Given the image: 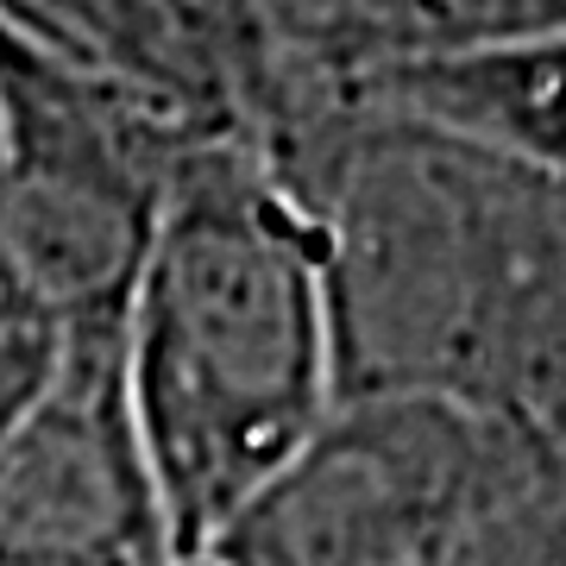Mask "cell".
<instances>
[{"label":"cell","instance_id":"1","mask_svg":"<svg viewBox=\"0 0 566 566\" xmlns=\"http://www.w3.org/2000/svg\"><path fill=\"white\" fill-rule=\"evenodd\" d=\"M126 397L177 554L221 542L340 403L322 227L259 133L189 139L164 182Z\"/></svg>","mask_w":566,"mask_h":566},{"label":"cell","instance_id":"2","mask_svg":"<svg viewBox=\"0 0 566 566\" xmlns=\"http://www.w3.org/2000/svg\"><path fill=\"white\" fill-rule=\"evenodd\" d=\"M566 453L497 409L378 390L334 403L315 441L221 528V566H465Z\"/></svg>","mask_w":566,"mask_h":566},{"label":"cell","instance_id":"3","mask_svg":"<svg viewBox=\"0 0 566 566\" xmlns=\"http://www.w3.org/2000/svg\"><path fill=\"white\" fill-rule=\"evenodd\" d=\"M208 126L0 25V264L57 327L114 334L151 252L164 182Z\"/></svg>","mask_w":566,"mask_h":566},{"label":"cell","instance_id":"4","mask_svg":"<svg viewBox=\"0 0 566 566\" xmlns=\"http://www.w3.org/2000/svg\"><path fill=\"white\" fill-rule=\"evenodd\" d=\"M164 560L177 542L126 397V327L76 334L0 434V566Z\"/></svg>","mask_w":566,"mask_h":566},{"label":"cell","instance_id":"5","mask_svg":"<svg viewBox=\"0 0 566 566\" xmlns=\"http://www.w3.org/2000/svg\"><path fill=\"white\" fill-rule=\"evenodd\" d=\"M303 95H334L353 107L441 126L453 139L504 151L566 189V39L479 51V57L378 63V70L303 88Z\"/></svg>","mask_w":566,"mask_h":566},{"label":"cell","instance_id":"6","mask_svg":"<svg viewBox=\"0 0 566 566\" xmlns=\"http://www.w3.org/2000/svg\"><path fill=\"white\" fill-rule=\"evenodd\" d=\"M0 25L57 63L114 76L177 114L259 133L227 51L182 0H0Z\"/></svg>","mask_w":566,"mask_h":566},{"label":"cell","instance_id":"7","mask_svg":"<svg viewBox=\"0 0 566 566\" xmlns=\"http://www.w3.org/2000/svg\"><path fill=\"white\" fill-rule=\"evenodd\" d=\"M547 39H566V0H359L303 57L283 102L378 63L479 57V51H516Z\"/></svg>","mask_w":566,"mask_h":566},{"label":"cell","instance_id":"8","mask_svg":"<svg viewBox=\"0 0 566 566\" xmlns=\"http://www.w3.org/2000/svg\"><path fill=\"white\" fill-rule=\"evenodd\" d=\"M196 20L214 32V44L227 51L233 76L245 88V107H252V126L277 120V102H283V76H277V51H271V25H264V0H182Z\"/></svg>","mask_w":566,"mask_h":566},{"label":"cell","instance_id":"9","mask_svg":"<svg viewBox=\"0 0 566 566\" xmlns=\"http://www.w3.org/2000/svg\"><path fill=\"white\" fill-rule=\"evenodd\" d=\"M57 353H63L57 327L25 303L13 271L0 264V434L13 428V416H20V409L44 390V378L57 371Z\"/></svg>","mask_w":566,"mask_h":566},{"label":"cell","instance_id":"10","mask_svg":"<svg viewBox=\"0 0 566 566\" xmlns=\"http://www.w3.org/2000/svg\"><path fill=\"white\" fill-rule=\"evenodd\" d=\"M353 7H359V0H264V25H271V51H277L283 88H290V76L303 70V57L353 13Z\"/></svg>","mask_w":566,"mask_h":566},{"label":"cell","instance_id":"11","mask_svg":"<svg viewBox=\"0 0 566 566\" xmlns=\"http://www.w3.org/2000/svg\"><path fill=\"white\" fill-rule=\"evenodd\" d=\"M164 566H221V560H208V554H177V560H164Z\"/></svg>","mask_w":566,"mask_h":566}]
</instances>
